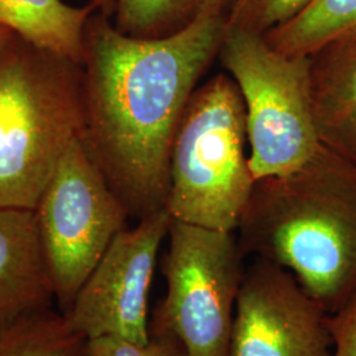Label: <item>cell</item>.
I'll return each instance as SVG.
<instances>
[{
  "label": "cell",
  "mask_w": 356,
  "mask_h": 356,
  "mask_svg": "<svg viewBox=\"0 0 356 356\" xmlns=\"http://www.w3.org/2000/svg\"><path fill=\"white\" fill-rule=\"evenodd\" d=\"M225 33L226 16L161 38H131L102 13L90 16L81 140L128 216L165 210L178 124Z\"/></svg>",
  "instance_id": "6da1fadb"
},
{
  "label": "cell",
  "mask_w": 356,
  "mask_h": 356,
  "mask_svg": "<svg viewBox=\"0 0 356 356\" xmlns=\"http://www.w3.org/2000/svg\"><path fill=\"white\" fill-rule=\"evenodd\" d=\"M243 254L289 270L329 314L356 294V164L321 144L304 165L254 182Z\"/></svg>",
  "instance_id": "7a4b0ae2"
},
{
  "label": "cell",
  "mask_w": 356,
  "mask_h": 356,
  "mask_svg": "<svg viewBox=\"0 0 356 356\" xmlns=\"http://www.w3.org/2000/svg\"><path fill=\"white\" fill-rule=\"evenodd\" d=\"M83 122L82 65L17 35L0 48V207L36 210Z\"/></svg>",
  "instance_id": "3957f363"
},
{
  "label": "cell",
  "mask_w": 356,
  "mask_h": 356,
  "mask_svg": "<svg viewBox=\"0 0 356 356\" xmlns=\"http://www.w3.org/2000/svg\"><path fill=\"white\" fill-rule=\"evenodd\" d=\"M239 88L219 73L194 90L173 141L165 211L170 219L234 232L254 189Z\"/></svg>",
  "instance_id": "277c9868"
},
{
  "label": "cell",
  "mask_w": 356,
  "mask_h": 356,
  "mask_svg": "<svg viewBox=\"0 0 356 356\" xmlns=\"http://www.w3.org/2000/svg\"><path fill=\"white\" fill-rule=\"evenodd\" d=\"M219 57L242 94L254 179L304 165L321 147L310 98V57L286 56L263 35L227 24Z\"/></svg>",
  "instance_id": "5b68a950"
},
{
  "label": "cell",
  "mask_w": 356,
  "mask_h": 356,
  "mask_svg": "<svg viewBox=\"0 0 356 356\" xmlns=\"http://www.w3.org/2000/svg\"><path fill=\"white\" fill-rule=\"evenodd\" d=\"M166 296L153 325L172 332L186 356H229L244 269L234 232L170 219Z\"/></svg>",
  "instance_id": "8992f818"
},
{
  "label": "cell",
  "mask_w": 356,
  "mask_h": 356,
  "mask_svg": "<svg viewBox=\"0 0 356 356\" xmlns=\"http://www.w3.org/2000/svg\"><path fill=\"white\" fill-rule=\"evenodd\" d=\"M35 211L65 314L129 216L81 138L66 149Z\"/></svg>",
  "instance_id": "52a82bcc"
},
{
  "label": "cell",
  "mask_w": 356,
  "mask_h": 356,
  "mask_svg": "<svg viewBox=\"0 0 356 356\" xmlns=\"http://www.w3.org/2000/svg\"><path fill=\"white\" fill-rule=\"evenodd\" d=\"M170 226L165 210L114 238L64 316L88 341L118 337L149 341L148 301L157 254Z\"/></svg>",
  "instance_id": "ba28073f"
},
{
  "label": "cell",
  "mask_w": 356,
  "mask_h": 356,
  "mask_svg": "<svg viewBox=\"0 0 356 356\" xmlns=\"http://www.w3.org/2000/svg\"><path fill=\"white\" fill-rule=\"evenodd\" d=\"M327 314L289 270L254 257L238 294L229 356H331Z\"/></svg>",
  "instance_id": "9c48e42d"
},
{
  "label": "cell",
  "mask_w": 356,
  "mask_h": 356,
  "mask_svg": "<svg viewBox=\"0 0 356 356\" xmlns=\"http://www.w3.org/2000/svg\"><path fill=\"white\" fill-rule=\"evenodd\" d=\"M54 282L35 210L0 207V331L49 309Z\"/></svg>",
  "instance_id": "30bf717a"
},
{
  "label": "cell",
  "mask_w": 356,
  "mask_h": 356,
  "mask_svg": "<svg viewBox=\"0 0 356 356\" xmlns=\"http://www.w3.org/2000/svg\"><path fill=\"white\" fill-rule=\"evenodd\" d=\"M310 57V98L319 141L356 164V33Z\"/></svg>",
  "instance_id": "8fae6325"
},
{
  "label": "cell",
  "mask_w": 356,
  "mask_h": 356,
  "mask_svg": "<svg viewBox=\"0 0 356 356\" xmlns=\"http://www.w3.org/2000/svg\"><path fill=\"white\" fill-rule=\"evenodd\" d=\"M97 11L92 1L72 7L63 0H0V26L38 48L81 65L85 26Z\"/></svg>",
  "instance_id": "7c38bea8"
},
{
  "label": "cell",
  "mask_w": 356,
  "mask_h": 356,
  "mask_svg": "<svg viewBox=\"0 0 356 356\" xmlns=\"http://www.w3.org/2000/svg\"><path fill=\"white\" fill-rule=\"evenodd\" d=\"M356 33V0H313L288 23L263 35L286 56H310L325 45Z\"/></svg>",
  "instance_id": "4fadbf2b"
},
{
  "label": "cell",
  "mask_w": 356,
  "mask_h": 356,
  "mask_svg": "<svg viewBox=\"0 0 356 356\" xmlns=\"http://www.w3.org/2000/svg\"><path fill=\"white\" fill-rule=\"evenodd\" d=\"M232 0H115L111 22L131 38L175 35L200 19L226 16Z\"/></svg>",
  "instance_id": "5bb4252c"
},
{
  "label": "cell",
  "mask_w": 356,
  "mask_h": 356,
  "mask_svg": "<svg viewBox=\"0 0 356 356\" xmlns=\"http://www.w3.org/2000/svg\"><path fill=\"white\" fill-rule=\"evenodd\" d=\"M88 339L51 307L0 331V356H86Z\"/></svg>",
  "instance_id": "9a60e30c"
},
{
  "label": "cell",
  "mask_w": 356,
  "mask_h": 356,
  "mask_svg": "<svg viewBox=\"0 0 356 356\" xmlns=\"http://www.w3.org/2000/svg\"><path fill=\"white\" fill-rule=\"evenodd\" d=\"M313 0H232L226 24L257 35L282 26L302 13Z\"/></svg>",
  "instance_id": "2e32d148"
},
{
  "label": "cell",
  "mask_w": 356,
  "mask_h": 356,
  "mask_svg": "<svg viewBox=\"0 0 356 356\" xmlns=\"http://www.w3.org/2000/svg\"><path fill=\"white\" fill-rule=\"evenodd\" d=\"M151 337L145 343L118 337H99L88 341L86 356H186L185 348L169 331L149 323Z\"/></svg>",
  "instance_id": "e0dca14e"
},
{
  "label": "cell",
  "mask_w": 356,
  "mask_h": 356,
  "mask_svg": "<svg viewBox=\"0 0 356 356\" xmlns=\"http://www.w3.org/2000/svg\"><path fill=\"white\" fill-rule=\"evenodd\" d=\"M326 325L334 344L331 356H356V294L341 309L327 314Z\"/></svg>",
  "instance_id": "ac0fdd59"
},
{
  "label": "cell",
  "mask_w": 356,
  "mask_h": 356,
  "mask_svg": "<svg viewBox=\"0 0 356 356\" xmlns=\"http://www.w3.org/2000/svg\"><path fill=\"white\" fill-rule=\"evenodd\" d=\"M97 8H98V13H102L107 17H113L114 15L115 8V0H91Z\"/></svg>",
  "instance_id": "d6986e66"
},
{
  "label": "cell",
  "mask_w": 356,
  "mask_h": 356,
  "mask_svg": "<svg viewBox=\"0 0 356 356\" xmlns=\"http://www.w3.org/2000/svg\"><path fill=\"white\" fill-rule=\"evenodd\" d=\"M16 36V33L13 32L10 28H7V26H0V48L3 47V45H6L11 38H15Z\"/></svg>",
  "instance_id": "ffe728a7"
}]
</instances>
